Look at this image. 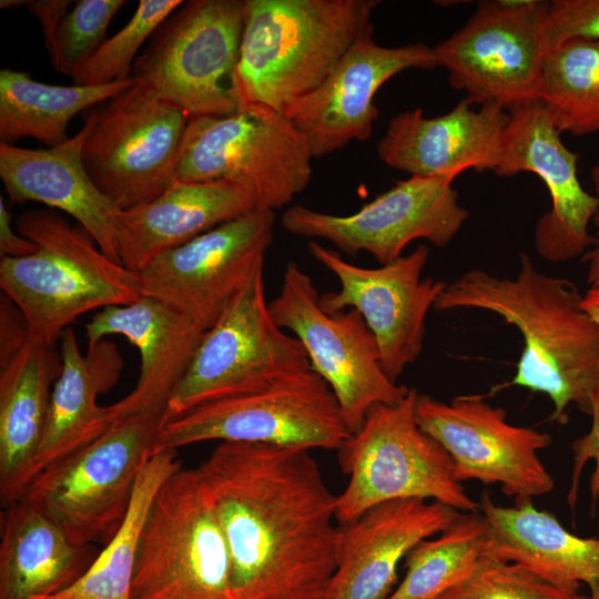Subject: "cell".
I'll use <instances>...</instances> for the list:
<instances>
[{"instance_id": "obj_1", "label": "cell", "mask_w": 599, "mask_h": 599, "mask_svg": "<svg viewBox=\"0 0 599 599\" xmlns=\"http://www.w3.org/2000/svg\"><path fill=\"white\" fill-rule=\"evenodd\" d=\"M309 450L222 441L197 466L235 599H325L336 570L337 496Z\"/></svg>"}, {"instance_id": "obj_2", "label": "cell", "mask_w": 599, "mask_h": 599, "mask_svg": "<svg viewBox=\"0 0 599 599\" xmlns=\"http://www.w3.org/2000/svg\"><path fill=\"white\" fill-rule=\"evenodd\" d=\"M581 301L572 282L539 272L521 253L515 277L467 271L446 285L434 308L488 311L515 326L524 346L507 385L547 395L550 419L565 424L571 405L590 416L599 392V325Z\"/></svg>"}, {"instance_id": "obj_3", "label": "cell", "mask_w": 599, "mask_h": 599, "mask_svg": "<svg viewBox=\"0 0 599 599\" xmlns=\"http://www.w3.org/2000/svg\"><path fill=\"white\" fill-rule=\"evenodd\" d=\"M377 0H244L232 91L240 111L285 109L316 90L361 32Z\"/></svg>"}, {"instance_id": "obj_4", "label": "cell", "mask_w": 599, "mask_h": 599, "mask_svg": "<svg viewBox=\"0 0 599 599\" xmlns=\"http://www.w3.org/2000/svg\"><path fill=\"white\" fill-rule=\"evenodd\" d=\"M16 229L38 251L1 258L0 286L21 311L30 335L55 344L80 315L143 296L136 273L108 257L82 226L54 210L26 211Z\"/></svg>"}, {"instance_id": "obj_5", "label": "cell", "mask_w": 599, "mask_h": 599, "mask_svg": "<svg viewBox=\"0 0 599 599\" xmlns=\"http://www.w3.org/2000/svg\"><path fill=\"white\" fill-rule=\"evenodd\" d=\"M417 396V389L409 388L396 404L374 405L337 449L341 469L349 477L336 497L335 517L341 525L395 499L435 500L459 512L480 509L456 480L448 453L419 427Z\"/></svg>"}, {"instance_id": "obj_6", "label": "cell", "mask_w": 599, "mask_h": 599, "mask_svg": "<svg viewBox=\"0 0 599 599\" xmlns=\"http://www.w3.org/2000/svg\"><path fill=\"white\" fill-rule=\"evenodd\" d=\"M163 415L114 422L92 443L44 469L20 499L75 544L105 546L129 511L138 477L154 455Z\"/></svg>"}, {"instance_id": "obj_7", "label": "cell", "mask_w": 599, "mask_h": 599, "mask_svg": "<svg viewBox=\"0 0 599 599\" xmlns=\"http://www.w3.org/2000/svg\"><path fill=\"white\" fill-rule=\"evenodd\" d=\"M130 599H235L227 546L197 467L182 466L158 490Z\"/></svg>"}, {"instance_id": "obj_8", "label": "cell", "mask_w": 599, "mask_h": 599, "mask_svg": "<svg viewBox=\"0 0 599 599\" xmlns=\"http://www.w3.org/2000/svg\"><path fill=\"white\" fill-rule=\"evenodd\" d=\"M244 0H191L153 33L132 70L135 83L190 119L237 111L232 91Z\"/></svg>"}, {"instance_id": "obj_9", "label": "cell", "mask_w": 599, "mask_h": 599, "mask_svg": "<svg viewBox=\"0 0 599 599\" xmlns=\"http://www.w3.org/2000/svg\"><path fill=\"white\" fill-rule=\"evenodd\" d=\"M309 146L283 114L240 111L189 120L175 181H226L247 190L256 209L287 205L311 182Z\"/></svg>"}, {"instance_id": "obj_10", "label": "cell", "mask_w": 599, "mask_h": 599, "mask_svg": "<svg viewBox=\"0 0 599 599\" xmlns=\"http://www.w3.org/2000/svg\"><path fill=\"white\" fill-rule=\"evenodd\" d=\"M349 435L334 393L311 368L165 422L154 454L206 440L337 450Z\"/></svg>"}, {"instance_id": "obj_11", "label": "cell", "mask_w": 599, "mask_h": 599, "mask_svg": "<svg viewBox=\"0 0 599 599\" xmlns=\"http://www.w3.org/2000/svg\"><path fill=\"white\" fill-rule=\"evenodd\" d=\"M308 369L302 343L271 316L263 267L205 331L169 402L165 422L202 404L250 393Z\"/></svg>"}, {"instance_id": "obj_12", "label": "cell", "mask_w": 599, "mask_h": 599, "mask_svg": "<svg viewBox=\"0 0 599 599\" xmlns=\"http://www.w3.org/2000/svg\"><path fill=\"white\" fill-rule=\"evenodd\" d=\"M268 308L275 324L304 346L312 370L334 393L351 434L374 405L396 404L407 395L409 388L384 372L376 338L361 313L355 308L326 313L312 277L296 262L286 263Z\"/></svg>"}, {"instance_id": "obj_13", "label": "cell", "mask_w": 599, "mask_h": 599, "mask_svg": "<svg viewBox=\"0 0 599 599\" xmlns=\"http://www.w3.org/2000/svg\"><path fill=\"white\" fill-rule=\"evenodd\" d=\"M189 120L134 83L97 111L84 169L119 210L152 201L175 181Z\"/></svg>"}, {"instance_id": "obj_14", "label": "cell", "mask_w": 599, "mask_h": 599, "mask_svg": "<svg viewBox=\"0 0 599 599\" xmlns=\"http://www.w3.org/2000/svg\"><path fill=\"white\" fill-rule=\"evenodd\" d=\"M549 1H479L467 22L433 48L450 85L475 104L506 110L538 99Z\"/></svg>"}, {"instance_id": "obj_15", "label": "cell", "mask_w": 599, "mask_h": 599, "mask_svg": "<svg viewBox=\"0 0 599 599\" xmlns=\"http://www.w3.org/2000/svg\"><path fill=\"white\" fill-rule=\"evenodd\" d=\"M453 181L409 175L353 214L335 215L294 205L284 211L281 223L291 234L326 240L352 256L367 252L384 265L404 255L413 241L425 240L443 247L454 240L469 212L458 203Z\"/></svg>"}, {"instance_id": "obj_16", "label": "cell", "mask_w": 599, "mask_h": 599, "mask_svg": "<svg viewBox=\"0 0 599 599\" xmlns=\"http://www.w3.org/2000/svg\"><path fill=\"white\" fill-rule=\"evenodd\" d=\"M274 226V211L254 209L159 254L138 272L143 296L207 331L264 267Z\"/></svg>"}, {"instance_id": "obj_17", "label": "cell", "mask_w": 599, "mask_h": 599, "mask_svg": "<svg viewBox=\"0 0 599 599\" xmlns=\"http://www.w3.org/2000/svg\"><path fill=\"white\" fill-rule=\"evenodd\" d=\"M415 417L450 456L458 483L498 484L515 501L552 490L555 481L538 456L551 436L510 424L506 410L483 396H457L445 403L418 393Z\"/></svg>"}, {"instance_id": "obj_18", "label": "cell", "mask_w": 599, "mask_h": 599, "mask_svg": "<svg viewBox=\"0 0 599 599\" xmlns=\"http://www.w3.org/2000/svg\"><path fill=\"white\" fill-rule=\"evenodd\" d=\"M307 250L339 283L337 291L319 295L321 307L326 313L357 309L376 338L384 372L396 382L422 353L427 313L447 285L422 276L428 246L374 268L354 265L315 241Z\"/></svg>"}, {"instance_id": "obj_19", "label": "cell", "mask_w": 599, "mask_h": 599, "mask_svg": "<svg viewBox=\"0 0 599 599\" xmlns=\"http://www.w3.org/2000/svg\"><path fill=\"white\" fill-rule=\"evenodd\" d=\"M501 152L494 173L538 175L545 183L550 210L535 227L537 253L550 262L582 256L593 244L589 226L599 211V199L586 191L578 177L580 155L560 138L551 114L539 99L519 102L508 110Z\"/></svg>"}, {"instance_id": "obj_20", "label": "cell", "mask_w": 599, "mask_h": 599, "mask_svg": "<svg viewBox=\"0 0 599 599\" xmlns=\"http://www.w3.org/2000/svg\"><path fill=\"white\" fill-rule=\"evenodd\" d=\"M433 48L425 43L383 47L369 23L324 80L308 95L284 111L306 140L313 159L366 141L379 111L374 98L380 87L398 73L437 68Z\"/></svg>"}, {"instance_id": "obj_21", "label": "cell", "mask_w": 599, "mask_h": 599, "mask_svg": "<svg viewBox=\"0 0 599 599\" xmlns=\"http://www.w3.org/2000/svg\"><path fill=\"white\" fill-rule=\"evenodd\" d=\"M460 512L420 498L378 504L337 528L336 570L325 599H386L399 561L422 540L447 529Z\"/></svg>"}, {"instance_id": "obj_22", "label": "cell", "mask_w": 599, "mask_h": 599, "mask_svg": "<svg viewBox=\"0 0 599 599\" xmlns=\"http://www.w3.org/2000/svg\"><path fill=\"white\" fill-rule=\"evenodd\" d=\"M88 346L108 335H122L140 352L135 387L122 399L104 406L108 424L135 415H163L183 379L205 333L166 304L142 296L128 305L109 306L84 327Z\"/></svg>"}, {"instance_id": "obj_23", "label": "cell", "mask_w": 599, "mask_h": 599, "mask_svg": "<svg viewBox=\"0 0 599 599\" xmlns=\"http://www.w3.org/2000/svg\"><path fill=\"white\" fill-rule=\"evenodd\" d=\"M465 98L449 112L428 118L419 108L395 115L376 144L387 166L409 175L455 180L466 170L496 169L508 111Z\"/></svg>"}, {"instance_id": "obj_24", "label": "cell", "mask_w": 599, "mask_h": 599, "mask_svg": "<svg viewBox=\"0 0 599 599\" xmlns=\"http://www.w3.org/2000/svg\"><path fill=\"white\" fill-rule=\"evenodd\" d=\"M61 373L55 380L39 448L17 479L4 508L19 500L29 484L48 467L82 449L108 430L104 406L97 398L120 379L123 357L105 338L82 354L77 336L65 328L60 337Z\"/></svg>"}, {"instance_id": "obj_25", "label": "cell", "mask_w": 599, "mask_h": 599, "mask_svg": "<svg viewBox=\"0 0 599 599\" xmlns=\"http://www.w3.org/2000/svg\"><path fill=\"white\" fill-rule=\"evenodd\" d=\"M95 118L97 111L75 135L54 148L27 149L0 142V177L12 203L40 202L68 213L108 257L120 263L115 234L119 209L94 185L82 161L83 144Z\"/></svg>"}, {"instance_id": "obj_26", "label": "cell", "mask_w": 599, "mask_h": 599, "mask_svg": "<svg viewBox=\"0 0 599 599\" xmlns=\"http://www.w3.org/2000/svg\"><path fill=\"white\" fill-rule=\"evenodd\" d=\"M254 209V196L240 185L226 181H174L154 200L118 210L120 263L138 274L159 254Z\"/></svg>"}, {"instance_id": "obj_27", "label": "cell", "mask_w": 599, "mask_h": 599, "mask_svg": "<svg viewBox=\"0 0 599 599\" xmlns=\"http://www.w3.org/2000/svg\"><path fill=\"white\" fill-rule=\"evenodd\" d=\"M479 505L488 528L487 555L526 569L567 596L586 585L589 597L599 599V539L571 534L531 499L502 507L484 494Z\"/></svg>"}, {"instance_id": "obj_28", "label": "cell", "mask_w": 599, "mask_h": 599, "mask_svg": "<svg viewBox=\"0 0 599 599\" xmlns=\"http://www.w3.org/2000/svg\"><path fill=\"white\" fill-rule=\"evenodd\" d=\"M94 545L73 542L23 499L1 518L0 599H35L73 586L99 555Z\"/></svg>"}, {"instance_id": "obj_29", "label": "cell", "mask_w": 599, "mask_h": 599, "mask_svg": "<svg viewBox=\"0 0 599 599\" xmlns=\"http://www.w3.org/2000/svg\"><path fill=\"white\" fill-rule=\"evenodd\" d=\"M61 353L30 335L23 347L0 366V502L34 457L44 432Z\"/></svg>"}, {"instance_id": "obj_30", "label": "cell", "mask_w": 599, "mask_h": 599, "mask_svg": "<svg viewBox=\"0 0 599 599\" xmlns=\"http://www.w3.org/2000/svg\"><path fill=\"white\" fill-rule=\"evenodd\" d=\"M135 83L133 77L100 85H53L33 80L29 73L0 70V142L34 139L48 148L63 144L73 116L109 101Z\"/></svg>"}, {"instance_id": "obj_31", "label": "cell", "mask_w": 599, "mask_h": 599, "mask_svg": "<svg viewBox=\"0 0 599 599\" xmlns=\"http://www.w3.org/2000/svg\"><path fill=\"white\" fill-rule=\"evenodd\" d=\"M177 449L155 453L141 470L126 517L89 570L70 588L35 599H130L142 529L161 485L179 468Z\"/></svg>"}, {"instance_id": "obj_32", "label": "cell", "mask_w": 599, "mask_h": 599, "mask_svg": "<svg viewBox=\"0 0 599 599\" xmlns=\"http://www.w3.org/2000/svg\"><path fill=\"white\" fill-rule=\"evenodd\" d=\"M538 99L560 133L599 131V41L571 39L544 55Z\"/></svg>"}, {"instance_id": "obj_33", "label": "cell", "mask_w": 599, "mask_h": 599, "mask_svg": "<svg viewBox=\"0 0 599 599\" xmlns=\"http://www.w3.org/2000/svg\"><path fill=\"white\" fill-rule=\"evenodd\" d=\"M487 530L483 514H460L407 554L405 577L386 599H438L487 555Z\"/></svg>"}, {"instance_id": "obj_34", "label": "cell", "mask_w": 599, "mask_h": 599, "mask_svg": "<svg viewBox=\"0 0 599 599\" xmlns=\"http://www.w3.org/2000/svg\"><path fill=\"white\" fill-rule=\"evenodd\" d=\"M183 3L181 0H141L128 23L104 40L74 75V84L100 85L130 79L142 44Z\"/></svg>"}, {"instance_id": "obj_35", "label": "cell", "mask_w": 599, "mask_h": 599, "mask_svg": "<svg viewBox=\"0 0 599 599\" xmlns=\"http://www.w3.org/2000/svg\"><path fill=\"white\" fill-rule=\"evenodd\" d=\"M124 0H79L63 13L44 39L52 67L72 79L104 42V35Z\"/></svg>"}, {"instance_id": "obj_36", "label": "cell", "mask_w": 599, "mask_h": 599, "mask_svg": "<svg viewBox=\"0 0 599 599\" xmlns=\"http://www.w3.org/2000/svg\"><path fill=\"white\" fill-rule=\"evenodd\" d=\"M526 569L489 555L438 599H569Z\"/></svg>"}, {"instance_id": "obj_37", "label": "cell", "mask_w": 599, "mask_h": 599, "mask_svg": "<svg viewBox=\"0 0 599 599\" xmlns=\"http://www.w3.org/2000/svg\"><path fill=\"white\" fill-rule=\"evenodd\" d=\"M571 39L599 41V0H551L542 24L546 53Z\"/></svg>"}, {"instance_id": "obj_38", "label": "cell", "mask_w": 599, "mask_h": 599, "mask_svg": "<svg viewBox=\"0 0 599 599\" xmlns=\"http://www.w3.org/2000/svg\"><path fill=\"white\" fill-rule=\"evenodd\" d=\"M591 427L587 434L576 439L572 445L573 468L571 476V486L568 493V504L573 507L577 501L580 475L583 466L592 459L595 470L591 475L589 489L595 506L599 498V392L597 393L591 406Z\"/></svg>"}, {"instance_id": "obj_39", "label": "cell", "mask_w": 599, "mask_h": 599, "mask_svg": "<svg viewBox=\"0 0 599 599\" xmlns=\"http://www.w3.org/2000/svg\"><path fill=\"white\" fill-rule=\"evenodd\" d=\"M30 331L17 305L2 293L0 300V366L6 365L27 343Z\"/></svg>"}, {"instance_id": "obj_40", "label": "cell", "mask_w": 599, "mask_h": 599, "mask_svg": "<svg viewBox=\"0 0 599 599\" xmlns=\"http://www.w3.org/2000/svg\"><path fill=\"white\" fill-rule=\"evenodd\" d=\"M38 245L31 240L14 233L11 227V215L4 201L0 197V253L1 258H20L34 254Z\"/></svg>"}, {"instance_id": "obj_41", "label": "cell", "mask_w": 599, "mask_h": 599, "mask_svg": "<svg viewBox=\"0 0 599 599\" xmlns=\"http://www.w3.org/2000/svg\"><path fill=\"white\" fill-rule=\"evenodd\" d=\"M592 225L596 229L593 244L581 260L587 264V283L590 287H599V211L592 220Z\"/></svg>"}, {"instance_id": "obj_42", "label": "cell", "mask_w": 599, "mask_h": 599, "mask_svg": "<svg viewBox=\"0 0 599 599\" xmlns=\"http://www.w3.org/2000/svg\"><path fill=\"white\" fill-rule=\"evenodd\" d=\"M581 306L599 325V287H590L582 295Z\"/></svg>"}, {"instance_id": "obj_43", "label": "cell", "mask_w": 599, "mask_h": 599, "mask_svg": "<svg viewBox=\"0 0 599 599\" xmlns=\"http://www.w3.org/2000/svg\"><path fill=\"white\" fill-rule=\"evenodd\" d=\"M590 177L593 184L595 195L599 199V163L592 166Z\"/></svg>"}, {"instance_id": "obj_44", "label": "cell", "mask_w": 599, "mask_h": 599, "mask_svg": "<svg viewBox=\"0 0 599 599\" xmlns=\"http://www.w3.org/2000/svg\"><path fill=\"white\" fill-rule=\"evenodd\" d=\"M19 6H26V1L23 0H1L0 7L8 9V8H16Z\"/></svg>"}, {"instance_id": "obj_45", "label": "cell", "mask_w": 599, "mask_h": 599, "mask_svg": "<svg viewBox=\"0 0 599 599\" xmlns=\"http://www.w3.org/2000/svg\"><path fill=\"white\" fill-rule=\"evenodd\" d=\"M569 599H591V598L589 597V595H582L579 592L577 595L571 596Z\"/></svg>"}]
</instances>
